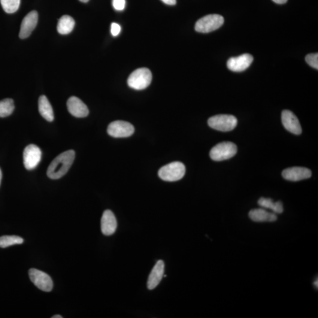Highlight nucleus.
<instances>
[{
  "instance_id": "obj_1",
  "label": "nucleus",
  "mask_w": 318,
  "mask_h": 318,
  "mask_svg": "<svg viewBox=\"0 0 318 318\" xmlns=\"http://www.w3.org/2000/svg\"><path fill=\"white\" fill-rule=\"evenodd\" d=\"M75 159L74 150L65 151L57 156L48 166L47 174L51 179H59L65 175L71 168Z\"/></svg>"
},
{
  "instance_id": "obj_2",
  "label": "nucleus",
  "mask_w": 318,
  "mask_h": 318,
  "mask_svg": "<svg viewBox=\"0 0 318 318\" xmlns=\"http://www.w3.org/2000/svg\"><path fill=\"white\" fill-rule=\"evenodd\" d=\"M152 80V74L149 69L140 68L133 71L127 80V84L132 89L141 90L146 89Z\"/></svg>"
},
{
  "instance_id": "obj_3",
  "label": "nucleus",
  "mask_w": 318,
  "mask_h": 318,
  "mask_svg": "<svg viewBox=\"0 0 318 318\" xmlns=\"http://www.w3.org/2000/svg\"><path fill=\"white\" fill-rule=\"evenodd\" d=\"M186 168L182 163L175 162L166 165L159 171V177L163 180L176 181L182 178L185 175Z\"/></svg>"
},
{
  "instance_id": "obj_4",
  "label": "nucleus",
  "mask_w": 318,
  "mask_h": 318,
  "mask_svg": "<svg viewBox=\"0 0 318 318\" xmlns=\"http://www.w3.org/2000/svg\"><path fill=\"white\" fill-rule=\"evenodd\" d=\"M237 151L238 148L235 143L231 141H223L212 148L210 157L214 161H223L235 156Z\"/></svg>"
},
{
  "instance_id": "obj_5",
  "label": "nucleus",
  "mask_w": 318,
  "mask_h": 318,
  "mask_svg": "<svg viewBox=\"0 0 318 318\" xmlns=\"http://www.w3.org/2000/svg\"><path fill=\"white\" fill-rule=\"evenodd\" d=\"M237 119L232 115L229 114L216 115L208 120V125L211 128L221 132L232 131L237 126Z\"/></svg>"
},
{
  "instance_id": "obj_6",
  "label": "nucleus",
  "mask_w": 318,
  "mask_h": 318,
  "mask_svg": "<svg viewBox=\"0 0 318 318\" xmlns=\"http://www.w3.org/2000/svg\"><path fill=\"white\" fill-rule=\"evenodd\" d=\"M223 23V17L220 15H208L197 21L195 30L199 33H210L220 28Z\"/></svg>"
},
{
  "instance_id": "obj_7",
  "label": "nucleus",
  "mask_w": 318,
  "mask_h": 318,
  "mask_svg": "<svg viewBox=\"0 0 318 318\" xmlns=\"http://www.w3.org/2000/svg\"><path fill=\"white\" fill-rule=\"evenodd\" d=\"M29 275L30 280L39 289L47 292L53 289V282L50 276L45 272L32 268L30 269Z\"/></svg>"
},
{
  "instance_id": "obj_8",
  "label": "nucleus",
  "mask_w": 318,
  "mask_h": 318,
  "mask_svg": "<svg viewBox=\"0 0 318 318\" xmlns=\"http://www.w3.org/2000/svg\"><path fill=\"white\" fill-rule=\"evenodd\" d=\"M134 132L135 128L132 124L122 120L111 122L107 128L108 134L115 138L129 137Z\"/></svg>"
},
{
  "instance_id": "obj_9",
  "label": "nucleus",
  "mask_w": 318,
  "mask_h": 318,
  "mask_svg": "<svg viewBox=\"0 0 318 318\" xmlns=\"http://www.w3.org/2000/svg\"><path fill=\"white\" fill-rule=\"evenodd\" d=\"M41 150L35 144L27 146L23 152V162L25 168L29 171L35 169L41 159Z\"/></svg>"
},
{
  "instance_id": "obj_10",
  "label": "nucleus",
  "mask_w": 318,
  "mask_h": 318,
  "mask_svg": "<svg viewBox=\"0 0 318 318\" xmlns=\"http://www.w3.org/2000/svg\"><path fill=\"white\" fill-rule=\"evenodd\" d=\"M253 57L249 54H244L238 57H232L227 62V67L232 71L241 72L251 65Z\"/></svg>"
},
{
  "instance_id": "obj_11",
  "label": "nucleus",
  "mask_w": 318,
  "mask_h": 318,
  "mask_svg": "<svg viewBox=\"0 0 318 318\" xmlns=\"http://www.w3.org/2000/svg\"><path fill=\"white\" fill-rule=\"evenodd\" d=\"M282 122L287 131L299 135L302 132L301 124L294 113L290 110H283L282 113Z\"/></svg>"
},
{
  "instance_id": "obj_12",
  "label": "nucleus",
  "mask_w": 318,
  "mask_h": 318,
  "mask_svg": "<svg viewBox=\"0 0 318 318\" xmlns=\"http://www.w3.org/2000/svg\"><path fill=\"white\" fill-rule=\"evenodd\" d=\"M38 15L36 11H32L24 18L21 24L19 37L21 39L29 37L37 26Z\"/></svg>"
},
{
  "instance_id": "obj_13",
  "label": "nucleus",
  "mask_w": 318,
  "mask_h": 318,
  "mask_svg": "<svg viewBox=\"0 0 318 318\" xmlns=\"http://www.w3.org/2000/svg\"><path fill=\"white\" fill-rule=\"evenodd\" d=\"M67 106L69 113L75 117H86L89 115V110L87 106L77 97L72 96L70 98L67 103Z\"/></svg>"
},
{
  "instance_id": "obj_14",
  "label": "nucleus",
  "mask_w": 318,
  "mask_h": 318,
  "mask_svg": "<svg viewBox=\"0 0 318 318\" xmlns=\"http://www.w3.org/2000/svg\"><path fill=\"white\" fill-rule=\"evenodd\" d=\"M282 175L287 180L298 181L310 178L312 172L308 168L293 167L284 169Z\"/></svg>"
},
{
  "instance_id": "obj_15",
  "label": "nucleus",
  "mask_w": 318,
  "mask_h": 318,
  "mask_svg": "<svg viewBox=\"0 0 318 318\" xmlns=\"http://www.w3.org/2000/svg\"><path fill=\"white\" fill-rule=\"evenodd\" d=\"M117 223L114 213L110 210H106L102 215L101 230L103 234L110 236L116 232Z\"/></svg>"
},
{
  "instance_id": "obj_16",
  "label": "nucleus",
  "mask_w": 318,
  "mask_h": 318,
  "mask_svg": "<svg viewBox=\"0 0 318 318\" xmlns=\"http://www.w3.org/2000/svg\"><path fill=\"white\" fill-rule=\"evenodd\" d=\"M165 272V263L162 260L157 262L151 271L147 281V288L152 290L161 282Z\"/></svg>"
},
{
  "instance_id": "obj_17",
  "label": "nucleus",
  "mask_w": 318,
  "mask_h": 318,
  "mask_svg": "<svg viewBox=\"0 0 318 318\" xmlns=\"http://www.w3.org/2000/svg\"><path fill=\"white\" fill-rule=\"evenodd\" d=\"M249 216L254 222H271L277 220V214L263 209H256L250 211Z\"/></svg>"
},
{
  "instance_id": "obj_18",
  "label": "nucleus",
  "mask_w": 318,
  "mask_h": 318,
  "mask_svg": "<svg viewBox=\"0 0 318 318\" xmlns=\"http://www.w3.org/2000/svg\"><path fill=\"white\" fill-rule=\"evenodd\" d=\"M38 110L44 119L48 122H53L54 119L53 109L46 96H41L39 98Z\"/></svg>"
},
{
  "instance_id": "obj_19",
  "label": "nucleus",
  "mask_w": 318,
  "mask_h": 318,
  "mask_svg": "<svg viewBox=\"0 0 318 318\" xmlns=\"http://www.w3.org/2000/svg\"><path fill=\"white\" fill-rule=\"evenodd\" d=\"M75 21L71 16L65 15L59 20L57 24V31L60 35H66L71 33L74 29Z\"/></svg>"
},
{
  "instance_id": "obj_20",
  "label": "nucleus",
  "mask_w": 318,
  "mask_h": 318,
  "mask_svg": "<svg viewBox=\"0 0 318 318\" xmlns=\"http://www.w3.org/2000/svg\"><path fill=\"white\" fill-rule=\"evenodd\" d=\"M258 204L260 207L273 211L274 213L280 214L283 211V203L281 202H274L273 200L270 198H261L258 201Z\"/></svg>"
},
{
  "instance_id": "obj_21",
  "label": "nucleus",
  "mask_w": 318,
  "mask_h": 318,
  "mask_svg": "<svg viewBox=\"0 0 318 318\" xmlns=\"http://www.w3.org/2000/svg\"><path fill=\"white\" fill-rule=\"evenodd\" d=\"M15 106L13 99H5L0 101V117L10 116L14 110Z\"/></svg>"
},
{
  "instance_id": "obj_22",
  "label": "nucleus",
  "mask_w": 318,
  "mask_h": 318,
  "mask_svg": "<svg viewBox=\"0 0 318 318\" xmlns=\"http://www.w3.org/2000/svg\"><path fill=\"white\" fill-rule=\"evenodd\" d=\"M24 239L17 236H3L0 237V247L5 248L14 245L22 244Z\"/></svg>"
},
{
  "instance_id": "obj_23",
  "label": "nucleus",
  "mask_w": 318,
  "mask_h": 318,
  "mask_svg": "<svg viewBox=\"0 0 318 318\" xmlns=\"http://www.w3.org/2000/svg\"><path fill=\"white\" fill-rule=\"evenodd\" d=\"M3 10L5 13H15L20 7V0H0Z\"/></svg>"
},
{
  "instance_id": "obj_24",
  "label": "nucleus",
  "mask_w": 318,
  "mask_h": 318,
  "mask_svg": "<svg viewBox=\"0 0 318 318\" xmlns=\"http://www.w3.org/2000/svg\"><path fill=\"white\" fill-rule=\"evenodd\" d=\"M306 62L313 68L318 69V54H310L305 57Z\"/></svg>"
},
{
  "instance_id": "obj_25",
  "label": "nucleus",
  "mask_w": 318,
  "mask_h": 318,
  "mask_svg": "<svg viewBox=\"0 0 318 318\" xmlns=\"http://www.w3.org/2000/svg\"><path fill=\"white\" fill-rule=\"evenodd\" d=\"M112 5L117 11H123L126 7V0H112Z\"/></svg>"
},
{
  "instance_id": "obj_26",
  "label": "nucleus",
  "mask_w": 318,
  "mask_h": 318,
  "mask_svg": "<svg viewBox=\"0 0 318 318\" xmlns=\"http://www.w3.org/2000/svg\"><path fill=\"white\" fill-rule=\"evenodd\" d=\"M121 32V27L119 24L113 23L111 25V33L112 35L116 37L120 34Z\"/></svg>"
},
{
  "instance_id": "obj_27",
  "label": "nucleus",
  "mask_w": 318,
  "mask_h": 318,
  "mask_svg": "<svg viewBox=\"0 0 318 318\" xmlns=\"http://www.w3.org/2000/svg\"><path fill=\"white\" fill-rule=\"evenodd\" d=\"M161 1L169 5H174L177 4V0H161Z\"/></svg>"
},
{
  "instance_id": "obj_28",
  "label": "nucleus",
  "mask_w": 318,
  "mask_h": 318,
  "mask_svg": "<svg viewBox=\"0 0 318 318\" xmlns=\"http://www.w3.org/2000/svg\"><path fill=\"white\" fill-rule=\"evenodd\" d=\"M272 1L279 4H283L286 3L287 0H272Z\"/></svg>"
},
{
  "instance_id": "obj_29",
  "label": "nucleus",
  "mask_w": 318,
  "mask_h": 318,
  "mask_svg": "<svg viewBox=\"0 0 318 318\" xmlns=\"http://www.w3.org/2000/svg\"><path fill=\"white\" fill-rule=\"evenodd\" d=\"M52 318H62L63 317L62 316H59V315H56V316H54L52 317Z\"/></svg>"
},
{
  "instance_id": "obj_30",
  "label": "nucleus",
  "mask_w": 318,
  "mask_h": 318,
  "mask_svg": "<svg viewBox=\"0 0 318 318\" xmlns=\"http://www.w3.org/2000/svg\"><path fill=\"white\" fill-rule=\"evenodd\" d=\"M1 179H2V172H1V169H0V184H1Z\"/></svg>"
},
{
  "instance_id": "obj_31",
  "label": "nucleus",
  "mask_w": 318,
  "mask_h": 318,
  "mask_svg": "<svg viewBox=\"0 0 318 318\" xmlns=\"http://www.w3.org/2000/svg\"><path fill=\"white\" fill-rule=\"evenodd\" d=\"M80 1L86 3L87 2H89V0H79Z\"/></svg>"
},
{
  "instance_id": "obj_32",
  "label": "nucleus",
  "mask_w": 318,
  "mask_h": 318,
  "mask_svg": "<svg viewBox=\"0 0 318 318\" xmlns=\"http://www.w3.org/2000/svg\"><path fill=\"white\" fill-rule=\"evenodd\" d=\"M315 285L317 286V287H318V280H317V282H315Z\"/></svg>"
}]
</instances>
